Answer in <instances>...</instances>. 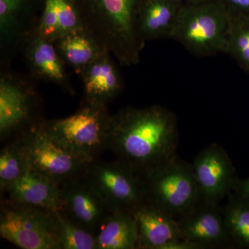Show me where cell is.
Instances as JSON below:
<instances>
[{
  "mask_svg": "<svg viewBox=\"0 0 249 249\" xmlns=\"http://www.w3.org/2000/svg\"><path fill=\"white\" fill-rule=\"evenodd\" d=\"M178 122L167 108L125 107L111 116L107 150L142 174L177 157Z\"/></svg>",
  "mask_w": 249,
  "mask_h": 249,
  "instance_id": "1",
  "label": "cell"
},
{
  "mask_svg": "<svg viewBox=\"0 0 249 249\" xmlns=\"http://www.w3.org/2000/svg\"><path fill=\"white\" fill-rule=\"evenodd\" d=\"M144 0H74L83 26L121 66L139 63L145 43L137 29Z\"/></svg>",
  "mask_w": 249,
  "mask_h": 249,
  "instance_id": "2",
  "label": "cell"
},
{
  "mask_svg": "<svg viewBox=\"0 0 249 249\" xmlns=\"http://www.w3.org/2000/svg\"><path fill=\"white\" fill-rule=\"evenodd\" d=\"M139 175L147 202L177 220L202 202L191 163L178 156Z\"/></svg>",
  "mask_w": 249,
  "mask_h": 249,
  "instance_id": "3",
  "label": "cell"
},
{
  "mask_svg": "<svg viewBox=\"0 0 249 249\" xmlns=\"http://www.w3.org/2000/svg\"><path fill=\"white\" fill-rule=\"evenodd\" d=\"M229 14L220 0L181 5L170 38L196 56L224 53Z\"/></svg>",
  "mask_w": 249,
  "mask_h": 249,
  "instance_id": "4",
  "label": "cell"
},
{
  "mask_svg": "<svg viewBox=\"0 0 249 249\" xmlns=\"http://www.w3.org/2000/svg\"><path fill=\"white\" fill-rule=\"evenodd\" d=\"M112 114L107 106L83 101L72 115L44 120L49 133L82 158L97 160L107 150Z\"/></svg>",
  "mask_w": 249,
  "mask_h": 249,
  "instance_id": "5",
  "label": "cell"
},
{
  "mask_svg": "<svg viewBox=\"0 0 249 249\" xmlns=\"http://www.w3.org/2000/svg\"><path fill=\"white\" fill-rule=\"evenodd\" d=\"M44 120L32 124L18 138L22 144L29 168L61 186L84 175L93 160L82 158L60 143L49 133Z\"/></svg>",
  "mask_w": 249,
  "mask_h": 249,
  "instance_id": "6",
  "label": "cell"
},
{
  "mask_svg": "<svg viewBox=\"0 0 249 249\" xmlns=\"http://www.w3.org/2000/svg\"><path fill=\"white\" fill-rule=\"evenodd\" d=\"M0 235L22 249H61L55 211L6 198L0 210Z\"/></svg>",
  "mask_w": 249,
  "mask_h": 249,
  "instance_id": "7",
  "label": "cell"
},
{
  "mask_svg": "<svg viewBox=\"0 0 249 249\" xmlns=\"http://www.w3.org/2000/svg\"><path fill=\"white\" fill-rule=\"evenodd\" d=\"M42 100L30 83L9 72L0 77V139L9 142L42 120Z\"/></svg>",
  "mask_w": 249,
  "mask_h": 249,
  "instance_id": "8",
  "label": "cell"
},
{
  "mask_svg": "<svg viewBox=\"0 0 249 249\" xmlns=\"http://www.w3.org/2000/svg\"><path fill=\"white\" fill-rule=\"evenodd\" d=\"M84 176L111 209L132 212L146 201L140 175L117 159L93 160Z\"/></svg>",
  "mask_w": 249,
  "mask_h": 249,
  "instance_id": "9",
  "label": "cell"
},
{
  "mask_svg": "<svg viewBox=\"0 0 249 249\" xmlns=\"http://www.w3.org/2000/svg\"><path fill=\"white\" fill-rule=\"evenodd\" d=\"M191 165L205 204L219 206L234 191L238 181L230 157L217 143L205 147Z\"/></svg>",
  "mask_w": 249,
  "mask_h": 249,
  "instance_id": "10",
  "label": "cell"
},
{
  "mask_svg": "<svg viewBox=\"0 0 249 249\" xmlns=\"http://www.w3.org/2000/svg\"><path fill=\"white\" fill-rule=\"evenodd\" d=\"M44 0H0L1 62L9 65L34 32Z\"/></svg>",
  "mask_w": 249,
  "mask_h": 249,
  "instance_id": "11",
  "label": "cell"
},
{
  "mask_svg": "<svg viewBox=\"0 0 249 249\" xmlns=\"http://www.w3.org/2000/svg\"><path fill=\"white\" fill-rule=\"evenodd\" d=\"M58 210L95 235L111 209L83 175L60 186Z\"/></svg>",
  "mask_w": 249,
  "mask_h": 249,
  "instance_id": "12",
  "label": "cell"
},
{
  "mask_svg": "<svg viewBox=\"0 0 249 249\" xmlns=\"http://www.w3.org/2000/svg\"><path fill=\"white\" fill-rule=\"evenodd\" d=\"M180 237L200 249L232 245L219 206L201 202L189 213L178 219Z\"/></svg>",
  "mask_w": 249,
  "mask_h": 249,
  "instance_id": "13",
  "label": "cell"
},
{
  "mask_svg": "<svg viewBox=\"0 0 249 249\" xmlns=\"http://www.w3.org/2000/svg\"><path fill=\"white\" fill-rule=\"evenodd\" d=\"M23 51L33 76L58 85L67 92L73 93L66 65L53 42L41 36L35 29L28 37Z\"/></svg>",
  "mask_w": 249,
  "mask_h": 249,
  "instance_id": "14",
  "label": "cell"
},
{
  "mask_svg": "<svg viewBox=\"0 0 249 249\" xmlns=\"http://www.w3.org/2000/svg\"><path fill=\"white\" fill-rule=\"evenodd\" d=\"M78 74L83 83V101L106 105L119 94L124 83L113 55L106 52Z\"/></svg>",
  "mask_w": 249,
  "mask_h": 249,
  "instance_id": "15",
  "label": "cell"
},
{
  "mask_svg": "<svg viewBox=\"0 0 249 249\" xmlns=\"http://www.w3.org/2000/svg\"><path fill=\"white\" fill-rule=\"evenodd\" d=\"M138 231V249H163L181 239L178 221L145 201L132 211Z\"/></svg>",
  "mask_w": 249,
  "mask_h": 249,
  "instance_id": "16",
  "label": "cell"
},
{
  "mask_svg": "<svg viewBox=\"0 0 249 249\" xmlns=\"http://www.w3.org/2000/svg\"><path fill=\"white\" fill-rule=\"evenodd\" d=\"M14 202L57 211L60 204V186L52 178L29 169L5 191Z\"/></svg>",
  "mask_w": 249,
  "mask_h": 249,
  "instance_id": "17",
  "label": "cell"
},
{
  "mask_svg": "<svg viewBox=\"0 0 249 249\" xmlns=\"http://www.w3.org/2000/svg\"><path fill=\"white\" fill-rule=\"evenodd\" d=\"M181 5L178 0H144L137 18L142 40L170 38Z\"/></svg>",
  "mask_w": 249,
  "mask_h": 249,
  "instance_id": "18",
  "label": "cell"
},
{
  "mask_svg": "<svg viewBox=\"0 0 249 249\" xmlns=\"http://www.w3.org/2000/svg\"><path fill=\"white\" fill-rule=\"evenodd\" d=\"M84 27L74 0H44L36 31L55 42L62 36Z\"/></svg>",
  "mask_w": 249,
  "mask_h": 249,
  "instance_id": "19",
  "label": "cell"
},
{
  "mask_svg": "<svg viewBox=\"0 0 249 249\" xmlns=\"http://www.w3.org/2000/svg\"><path fill=\"white\" fill-rule=\"evenodd\" d=\"M96 249H138V231L132 212L111 209L95 233Z\"/></svg>",
  "mask_w": 249,
  "mask_h": 249,
  "instance_id": "20",
  "label": "cell"
},
{
  "mask_svg": "<svg viewBox=\"0 0 249 249\" xmlns=\"http://www.w3.org/2000/svg\"><path fill=\"white\" fill-rule=\"evenodd\" d=\"M59 55L77 73L107 52L85 27L72 31L54 42Z\"/></svg>",
  "mask_w": 249,
  "mask_h": 249,
  "instance_id": "21",
  "label": "cell"
},
{
  "mask_svg": "<svg viewBox=\"0 0 249 249\" xmlns=\"http://www.w3.org/2000/svg\"><path fill=\"white\" fill-rule=\"evenodd\" d=\"M222 214L231 245L249 249V203L232 192Z\"/></svg>",
  "mask_w": 249,
  "mask_h": 249,
  "instance_id": "22",
  "label": "cell"
},
{
  "mask_svg": "<svg viewBox=\"0 0 249 249\" xmlns=\"http://www.w3.org/2000/svg\"><path fill=\"white\" fill-rule=\"evenodd\" d=\"M224 53L231 56L249 74V16L229 14Z\"/></svg>",
  "mask_w": 249,
  "mask_h": 249,
  "instance_id": "23",
  "label": "cell"
},
{
  "mask_svg": "<svg viewBox=\"0 0 249 249\" xmlns=\"http://www.w3.org/2000/svg\"><path fill=\"white\" fill-rule=\"evenodd\" d=\"M29 169L19 138L6 142L0 153V190L3 194Z\"/></svg>",
  "mask_w": 249,
  "mask_h": 249,
  "instance_id": "24",
  "label": "cell"
},
{
  "mask_svg": "<svg viewBox=\"0 0 249 249\" xmlns=\"http://www.w3.org/2000/svg\"><path fill=\"white\" fill-rule=\"evenodd\" d=\"M55 213L61 249H96V238L93 232L80 227L62 211L57 210Z\"/></svg>",
  "mask_w": 249,
  "mask_h": 249,
  "instance_id": "25",
  "label": "cell"
},
{
  "mask_svg": "<svg viewBox=\"0 0 249 249\" xmlns=\"http://www.w3.org/2000/svg\"><path fill=\"white\" fill-rule=\"evenodd\" d=\"M229 14L249 16V0H220Z\"/></svg>",
  "mask_w": 249,
  "mask_h": 249,
  "instance_id": "26",
  "label": "cell"
},
{
  "mask_svg": "<svg viewBox=\"0 0 249 249\" xmlns=\"http://www.w3.org/2000/svg\"><path fill=\"white\" fill-rule=\"evenodd\" d=\"M232 193L249 203V178H239Z\"/></svg>",
  "mask_w": 249,
  "mask_h": 249,
  "instance_id": "27",
  "label": "cell"
},
{
  "mask_svg": "<svg viewBox=\"0 0 249 249\" xmlns=\"http://www.w3.org/2000/svg\"><path fill=\"white\" fill-rule=\"evenodd\" d=\"M178 1L182 5H190L202 4V3L208 2V1H213V0H178Z\"/></svg>",
  "mask_w": 249,
  "mask_h": 249,
  "instance_id": "28",
  "label": "cell"
}]
</instances>
